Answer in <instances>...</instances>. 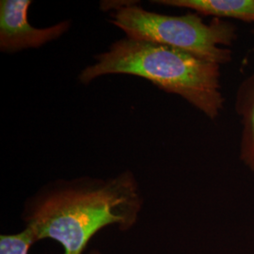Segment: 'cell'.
Here are the masks:
<instances>
[{
    "mask_svg": "<svg viewBox=\"0 0 254 254\" xmlns=\"http://www.w3.org/2000/svg\"><path fill=\"white\" fill-rule=\"evenodd\" d=\"M141 206L137 183L127 171L107 180L56 183L28 201L25 217L35 241L54 239L64 247V254H82L102 228L132 227Z\"/></svg>",
    "mask_w": 254,
    "mask_h": 254,
    "instance_id": "1",
    "label": "cell"
},
{
    "mask_svg": "<svg viewBox=\"0 0 254 254\" xmlns=\"http://www.w3.org/2000/svg\"><path fill=\"white\" fill-rule=\"evenodd\" d=\"M94 59L78 76L84 85L106 74L136 75L181 96L210 120H216L224 109L220 65L181 49L126 37Z\"/></svg>",
    "mask_w": 254,
    "mask_h": 254,
    "instance_id": "2",
    "label": "cell"
},
{
    "mask_svg": "<svg viewBox=\"0 0 254 254\" xmlns=\"http://www.w3.org/2000/svg\"><path fill=\"white\" fill-rule=\"evenodd\" d=\"M109 22L128 38L173 46L220 66L233 60L229 47L237 39V28L223 19L214 18L205 24L196 12L165 15L130 2L116 8Z\"/></svg>",
    "mask_w": 254,
    "mask_h": 254,
    "instance_id": "3",
    "label": "cell"
},
{
    "mask_svg": "<svg viewBox=\"0 0 254 254\" xmlns=\"http://www.w3.org/2000/svg\"><path fill=\"white\" fill-rule=\"evenodd\" d=\"M30 0H1L0 2V50L15 53L39 48L59 39L71 27V21H62L45 28L32 27L28 22Z\"/></svg>",
    "mask_w": 254,
    "mask_h": 254,
    "instance_id": "4",
    "label": "cell"
},
{
    "mask_svg": "<svg viewBox=\"0 0 254 254\" xmlns=\"http://www.w3.org/2000/svg\"><path fill=\"white\" fill-rule=\"evenodd\" d=\"M154 4L189 9L201 15L254 23V0H155Z\"/></svg>",
    "mask_w": 254,
    "mask_h": 254,
    "instance_id": "5",
    "label": "cell"
},
{
    "mask_svg": "<svg viewBox=\"0 0 254 254\" xmlns=\"http://www.w3.org/2000/svg\"><path fill=\"white\" fill-rule=\"evenodd\" d=\"M235 108L242 126L239 159L248 169L254 172V73L241 82L237 88Z\"/></svg>",
    "mask_w": 254,
    "mask_h": 254,
    "instance_id": "6",
    "label": "cell"
},
{
    "mask_svg": "<svg viewBox=\"0 0 254 254\" xmlns=\"http://www.w3.org/2000/svg\"><path fill=\"white\" fill-rule=\"evenodd\" d=\"M33 242H35V238L28 229L17 235L1 236L0 254H27Z\"/></svg>",
    "mask_w": 254,
    "mask_h": 254,
    "instance_id": "7",
    "label": "cell"
},
{
    "mask_svg": "<svg viewBox=\"0 0 254 254\" xmlns=\"http://www.w3.org/2000/svg\"><path fill=\"white\" fill-rule=\"evenodd\" d=\"M99 254V253H97V252H92V253H91V254Z\"/></svg>",
    "mask_w": 254,
    "mask_h": 254,
    "instance_id": "8",
    "label": "cell"
}]
</instances>
